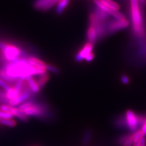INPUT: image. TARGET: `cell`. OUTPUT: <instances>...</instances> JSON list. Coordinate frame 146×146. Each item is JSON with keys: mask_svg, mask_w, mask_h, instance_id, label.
<instances>
[{"mask_svg": "<svg viewBox=\"0 0 146 146\" xmlns=\"http://www.w3.org/2000/svg\"><path fill=\"white\" fill-rule=\"evenodd\" d=\"M47 72L46 70L32 66L26 58L9 62L0 70V78L9 83H15L18 79H26L27 77L35 76Z\"/></svg>", "mask_w": 146, "mask_h": 146, "instance_id": "obj_1", "label": "cell"}, {"mask_svg": "<svg viewBox=\"0 0 146 146\" xmlns=\"http://www.w3.org/2000/svg\"><path fill=\"white\" fill-rule=\"evenodd\" d=\"M130 15L134 34L137 37H144L145 30L139 0H130Z\"/></svg>", "mask_w": 146, "mask_h": 146, "instance_id": "obj_2", "label": "cell"}, {"mask_svg": "<svg viewBox=\"0 0 146 146\" xmlns=\"http://www.w3.org/2000/svg\"><path fill=\"white\" fill-rule=\"evenodd\" d=\"M18 108L27 116L43 117L49 113L47 106L43 103L35 102L33 100H27L21 103Z\"/></svg>", "mask_w": 146, "mask_h": 146, "instance_id": "obj_3", "label": "cell"}, {"mask_svg": "<svg viewBox=\"0 0 146 146\" xmlns=\"http://www.w3.org/2000/svg\"><path fill=\"white\" fill-rule=\"evenodd\" d=\"M0 49L4 60L12 62L19 59L22 54L20 48L13 44H9L4 42H0Z\"/></svg>", "mask_w": 146, "mask_h": 146, "instance_id": "obj_4", "label": "cell"}, {"mask_svg": "<svg viewBox=\"0 0 146 146\" xmlns=\"http://www.w3.org/2000/svg\"><path fill=\"white\" fill-rule=\"evenodd\" d=\"M129 25L127 18L123 20L115 19L107 23V34H112L119 31L125 29Z\"/></svg>", "mask_w": 146, "mask_h": 146, "instance_id": "obj_5", "label": "cell"}, {"mask_svg": "<svg viewBox=\"0 0 146 146\" xmlns=\"http://www.w3.org/2000/svg\"><path fill=\"white\" fill-rule=\"evenodd\" d=\"M125 118L127 127L132 131H136L139 126L137 115L131 110H128L125 112Z\"/></svg>", "mask_w": 146, "mask_h": 146, "instance_id": "obj_6", "label": "cell"}, {"mask_svg": "<svg viewBox=\"0 0 146 146\" xmlns=\"http://www.w3.org/2000/svg\"><path fill=\"white\" fill-rule=\"evenodd\" d=\"M59 0H36L34 3L35 9L41 11H47L52 8Z\"/></svg>", "mask_w": 146, "mask_h": 146, "instance_id": "obj_7", "label": "cell"}, {"mask_svg": "<svg viewBox=\"0 0 146 146\" xmlns=\"http://www.w3.org/2000/svg\"><path fill=\"white\" fill-rule=\"evenodd\" d=\"M94 46V44L90 42H87L85 43L83 47H82L79 51L76 54L75 59L77 62H81L84 60H85V58L88 57V55L92 52Z\"/></svg>", "mask_w": 146, "mask_h": 146, "instance_id": "obj_8", "label": "cell"}, {"mask_svg": "<svg viewBox=\"0 0 146 146\" xmlns=\"http://www.w3.org/2000/svg\"><path fill=\"white\" fill-rule=\"evenodd\" d=\"M26 60L32 66L36 68H39V69L48 70V64L44 62L41 60V59L36 57L35 56H30L26 58Z\"/></svg>", "mask_w": 146, "mask_h": 146, "instance_id": "obj_9", "label": "cell"}, {"mask_svg": "<svg viewBox=\"0 0 146 146\" xmlns=\"http://www.w3.org/2000/svg\"><path fill=\"white\" fill-rule=\"evenodd\" d=\"M26 80L30 90L33 92V94L38 93L40 91L41 89L40 88V86L36 79L34 78V76L27 77L26 79Z\"/></svg>", "mask_w": 146, "mask_h": 146, "instance_id": "obj_10", "label": "cell"}, {"mask_svg": "<svg viewBox=\"0 0 146 146\" xmlns=\"http://www.w3.org/2000/svg\"><path fill=\"white\" fill-rule=\"evenodd\" d=\"M86 38L88 42L93 44H95L98 40L97 32L94 26L89 25L87 31H86Z\"/></svg>", "mask_w": 146, "mask_h": 146, "instance_id": "obj_11", "label": "cell"}, {"mask_svg": "<svg viewBox=\"0 0 146 146\" xmlns=\"http://www.w3.org/2000/svg\"><path fill=\"white\" fill-rule=\"evenodd\" d=\"M49 80V75L47 72H45V73H43V74L38 75V78L36 79L40 89H42L44 87V86L46 85V84L48 82Z\"/></svg>", "mask_w": 146, "mask_h": 146, "instance_id": "obj_12", "label": "cell"}, {"mask_svg": "<svg viewBox=\"0 0 146 146\" xmlns=\"http://www.w3.org/2000/svg\"><path fill=\"white\" fill-rule=\"evenodd\" d=\"M70 0H59L56 7V12L58 15H60L65 10L70 3Z\"/></svg>", "mask_w": 146, "mask_h": 146, "instance_id": "obj_13", "label": "cell"}, {"mask_svg": "<svg viewBox=\"0 0 146 146\" xmlns=\"http://www.w3.org/2000/svg\"><path fill=\"white\" fill-rule=\"evenodd\" d=\"M119 143L122 145V146H131L134 144L131 135H127L122 136L119 139Z\"/></svg>", "mask_w": 146, "mask_h": 146, "instance_id": "obj_14", "label": "cell"}, {"mask_svg": "<svg viewBox=\"0 0 146 146\" xmlns=\"http://www.w3.org/2000/svg\"><path fill=\"white\" fill-rule=\"evenodd\" d=\"M100 1L106 6H107L108 8L114 11H119V5L117 3L113 1L112 0H100Z\"/></svg>", "mask_w": 146, "mask_h": 146, "instance_id": "obj_15", "label": "cell"}, {"mask_svg": "<svg viewBox=\"0 0 146 146\" xmlns=\"http://www.w3.org/2000/svg\"><path fill=\"white\" fill-rule=\"evenodd\" d=\"M0 124L10 127H14L17 125V122L13 119H0Z\"/></svg>", "mask_w": 146, "mask_h": 146, "instance_id": "obj_16", "label": "cell"}, {"mask_svg": "<svg viewBox=\"0 0 146 146\" xmlns=\"http://www.w3.org/2000/svg\"><path fill=\"white\" fill-rule=\"evenodd\" d=\"M144 136V135L143 133V132L141 130H138L136 131H135V133L131 135L132 137V139H133V141L134 144L136 143L137 141H138L140 140L141 138H143Z\"/></svg>", "mask_w": 146, "mask_h": 146, "instance_id": "obj_17", "label": "cell"}, {"mask_svg": "<svg viewBox=\"0 0 146 146\" xmlns=\"http://www.w3.org/2000/svg\"><path fill=\"white\" fill-rule=\"evenodd\" d=\"M14 116L10 112L0 111V119H12Z\"/></svg>", "mask_w": 146, "mask_h": 146, "instance_id": "obj_18", "label": "cell"}, {"mask_svg": "<svg viewBox=\"0 0 146 146\" xmlns=\"http://www.w3.org/2000/svg\"><path fill=\"white\" fill-rule=\"evenodd\" d=\"M0 86H1V88H3L5 91H8L11 88V86L9 85L7 82L4 81V80H3L1 78H0Z\"/></svg>", "mask_w": 146, "mask_h": 146, "instance_id": "obj_19", "label": "cell"}, {"mask_svg": "<svg viewBox=\"0 0 146 146\" xmlns=\"http://www.w3.org/2000/svg\"><path fill=\"white\" fill-rule=\"evenodd\" d=\"M133 146H145V139L144 137L135 143L133 144Z\"/></svg>", "mask_w": 146, "mask_h": 146, "instance_id": "obj_20", "label": "cell"}, {"mask_svg": "<svg viewBox=\"0 0 146 146\" xmlns=\"http://www.w3.org/2000/svg\"><path fill=\"white\" fill-rule=\"evenodd\" d=\"M121 81L123 84H128L129 83V77H127L125 75H123L121 76Z\"/></svg>", "mask_w": 146, "mask_h": 146, "instance_id": "obj_21", "label": "cell"}, {"mask_svg": "<svg viewBox=\"0 0 146 146\" xmlns=\"http://www.w3.org/2000/svg\"><path fill=\"white\" fill-rule=\"evenodd\" d=\"M94 58V54L92 52H91L88 55V57L85 58V60L86 62H91L93 60Z\"/></svg>", "mask_w": 146, "mask_h": 146, "instance_id": "obj_22", "label": "cell"}, {"mask_svg": "<svg viewBox=\"0 0 146 146\" xmlns=\"http://www.w3.org/2000/svg\"><path fill=\"white\" fill-rule=\"evenodd\" d=\"M141 130L143 132L144 136H146V116L145 117V120L142 125V128H141Z\"/></svg>", "mask_w": 146, "mask_h": 146, "instance_id": "obj_23", "label": "cell"}]
</instances>
